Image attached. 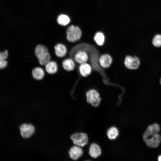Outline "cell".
<instances>
[{"instance_id": "cell-1", "label": "cell", "mask_w": 161, "mask_h": 161, "mask_svg": "<svg viewBox=\"0 0 161 161\" xmlns=\"http://www.w3.org/2000/svg\"><path fill=\"white\" fill-rule=\"evenodd\" d=\"M160 129L159 125L156 123L148 127L143 136V140L148 146L152 148L158 146L161 141V137L158 133Z\"/></svg>"}, {"instance_id": "cell-2", "label": "cell", "mask_w": 161, "mask_h": 161, "mask_svg": "<svg viewBox=\"0 0 161 161\" xmlns=\"http://www.w3.org/2000/svg\"><path fill=\"white\" fill-rule=\"evenodd\" d=\"M35 54L40 64L45 65L50 61L51 55L47 48L44 45L38 44L35 48Z\"/></svg>"}, {"instance_id": "cell-3", "label": "cell", "mask_w": 161, "mask_h": 161, "mask_svg": "<svg viewBox=\"0 0 161 161\" xmlns=\"http://www.w3.org/2000/svg\"><path fill=\"white\" fill-rule=\"evenodd\" d=\"M66 38L70 42H75L79 41L80 38L81 31L78 26L71 25L67 28L66 31Z\"/></svg>"}, {"instance_id": "cell-4", "label": "cell", "mask_w": 161, "mask_h": 161, "mask_svg": "<svg viewBox=\"0 0 161 161\" xmlns=\"http://www.w3.org/2000/svg\"><path fill=\"white\" fill-rule=\"evenodd\" d=\"M86 101L88 103L94 107H97L100 104L101 98L98 92L95 89H91L86 93Z\"/></svg>"}, {"instance_id": "cell-5", "label": "cell", "mask_w": 161, "mask_h": 161, "mask_svg": "<svg viewBox=\"0 0 161 161\" xmlns=\"http://www.w3.org/2000/svg\"><path fill=\"white\" fill-rule=\"evenodd\" d=\"M70 138L74 144L81 147L86 145L88 142L87 134L84 132H78L72 135Z\"/></svg>"}, {"instance_id": "cell-6", "label": "cell", "mask_w": 161, "mask_h": 161, "mask_svg": "<svg viewBox=\"0 0 161 161\" xmlns=\"http://www.w3.org/2000/svg\"><path fill=\"white\" fill-rule=\"evenodd\" d=\"M124 63L125 66L128 69L135 70L139 67L140 61L137 56L127 55L125 58Z\"/></svg>"}, {"instance_id": "cell-7", "label": "cell", "mask_w": 161, "mask_h": 161, "mask_svg": "<svg viewBox=\"0 0 161 161\" xmlns=\"http://www.w3.org/2000/svg\"><path fill=\"white\" fill-rule=\"evenodd\" d=\"M70 54L75 61L80 64L86 63L88 59V54L83 50H78L76 52L72 50Z\"/></svg>"}, {"instance_id": "cell-8", "label": "cell", "mask_w": 161, "mask_h": 161, "mask_svg": "<svg viewBox=\"0 0 161 161\" xmlns=\"http://www.w3.org/2000/svg\"><path fill=\"white\" fill-rule=\"evenodd\" d=\"M21 136L24 138H28L31 137L35 131L34 126L30 124H23L20 127Z\"/></svg>"}, {"instance_id": "cell-9", "label": "cell", "mask_w": 161, "mask_h": 161, "mask_svg": "<svg viewBox=\"0 0 161 161\" xmlns=\"http://www.w3.org/2000/svg\"><path fill=\"white\" fill-rule=\"evenodd\" d=\"M69 154L72 159L76 160L82 156L83 151L81 147L75 145L70 148Z\"/></svg>"}, {"instance_id": "cell-10", "label": "cell", "mask_w": 161, "mask_h": 161, "mask_svg": "<svg viewBox=\"0 0 161 161\" xmlns=\"http://www.w3.org/2000/svg\"><path fill=\"white\" fill-rule=\"evenodd\" d=\"M101 149L97 144L93 143L90 145L89 154L90 156L93 158H97L101 154Z\"/></svg>"}, {"instance_id": "cell-11", "label": "cell", "mask_w": 161, "mask_h": 161, "mask_svg": "<svg viewBox=\"0 0 161 161\" xmlns=\"http://www.w3.org/2000/svg\"><path fill=\"white\" fill-rule=\"evenodd\" d=\"M55 53L58 57L62 58L66 55L67 50L65 45L61 43H58L54 47Z\"/></svg>"}, {"instance_id": "cell-12", "label": "cell", "mask_w": 161, "mask_h": 161, "mask_svg": "<svg viewBox=\"0 0 161 161\" xmlns=\"http://www.w3.org/2000/svg\"><path fill=\"white\" fill-rule=\"evenodd\" d=\"M99 62L100 66L103 68H109L112 62V59L109 54H105L102 55L99 59Z\"/></svg>"}, {"instance_id": "cell-13", "label": "cell", "mask_w": 161, "mask_h": 161, "mask_svg": "<svg viewBox=\"0 0 161 161\" xmlns=\"http://www.w3.org/2000/svg\"><path fill=\"white\" fill-rule=\"evenodd\" d=\"M45 66L46 71L50 74H53L56 73L58 70L57 63L53 61H50L45 65Z\"/></svg>"}, {"instance_id": "cell-14", "label": "cell", "mask_w": 161, "mask_h": 161, "mask_svg": "<svg viewBox=\"0 0 161 161\" xmlns=\"http://www.w3.org/2000/svg\"><path fill=\"white\" fill-rule=\"evenodd\" d=\"M79 70L81 75L86 77L90 75L92 72V68L90 65L86 63L80 64Z\"/></svg>"}, {"instance_id": "cell-15", "label": "cell", "mask_w": 161, "mask_h": 161, "mask_svg": "<svg viewBox=\"0 0 161 161\" xmlns=\"http://www.w3.org/2000/svg\"><path fill=\"white\" fill-rule=\"evenodd\" d=\"M64 69L67 71L73 70L75 67L74 61L72 58H67L64 60L62 62Z\"/></svg>"}, {"instance_id": "cell-16", "label": "cell", "mask_w": 161, "mask_h": 161, "mask_svg": "<svg viewBox=\"0 0 161 161\" xmlns=\"http://www.w3.org/2000/svg\"><path fill=\"white\" fill-rule=\"evenodd\" d=\"M32 75L35 79L40 80L43 79L45 75L44 69L41 67H37L34 68L32 71Z\"/></svg>"}, {"instance_id": "cell-17", "label": "cell", "mask_w": 161, "mask_h": 161, "mask_svg": "<svg viewBox=\"0 0 161 161\" xmlns=\"http://www.w3.org/2000/svg\"><path fill=\"white\" fill-rule=\"evenodd\" d=\"M106 134L108 138L110 140L116 139L119 134V131L116 127L113 126L109 128L107 130Z\"/></svg>"}, {"instance_id": "cell-18", "label": "cell", "mask_w": 161, "mask_h": 161, "mask_svg": "<svg viewBox=\"0 0 161 161\" xmlns=\"http://www.w3.org/2000/svg\"><path fill=\"white\" fill-rule=\"evenodd\" d=\"M105 38L103 34L101 32H98L95 34L94 40L96 44L99 46L103 45L104 42Z\"/></svg>"}, {"instance_id": "cell-19", "label": "cell", "mask_w": 161, "mask_h": 161, "mask_svg": "<svg viewBox=\"0 0 161 161\" xmlns=\"http://www.w3.org/2000/svg\"><path fill=\"white\" fill-rule=\"evenodd\" d=\"M57 21L59 24L62 26H66L70 22V19L66 15L61 14L58 16Z\"/></svg>"}, {"instance_id": "cell-20", "label": "cell", "mask_w": 161, "mask_h": 161, "mask_svg": "<svg viewBox=\"0 0 161 161\" xmlns=\"http://www.w3.org/2000/svg\"><path fill=\"white\" fill-rule=\"evenodd\" d=\"M152 43L155 47H161V35L158 34L155 35L152 39Z\"/></svg>"}, {"instance_id": "cell-21", "label": "cell", "mask_w": 161, "mask_h": 161, "mask_svg": "<svg viewBox=\"0 0 161 161\" xmlns=\"http://www.w3.org/2000/svg\"><path fill=\"white\" fill-rule=\"evenodd\" d=\"M8 56V52L5 50L3 52H0V60H6Z\"/></svg>"}, {"instance_id": "cell-22", "label": "cell", "mask_w": 161, "mask_h": 161, "mask_svg": "<svg viewBox=\"0 0 161 161\" xmlns=\"http://www.w3.org/2000/svg\"><path fill=\"white\" fill-rule=\"evenodd\" d=\"M7 62L6 60H0V69L5 68L7 66Z\"/></svg>"}, {"instance_id": "cell-23", "label": "cell", "mask_w": 161, "mask_h": 161, "mask_svg": "<svg viewBox=\"0 0 161 161\" xmlns=\"http://www.w3.org/2000/svg\"><path fill=\"white\" fill-rule=\"evenodd\" d=\"M158 161H161V155L158 157Z\"/></svg>"}, {"instance_id": "cell-24", "label": "cell", "mask_w": 161, "mask_h": 161, "mask_svg": "<svg viewBox=\"0 0 161 161\" xmlns=\"http://www.w3.org/2000/svg\"><path fill=\"white\" fill-rule=\"evenodd\" d=\"M160 84L161 85V77L160 79Z\"/></svg>"}]
</instances>
